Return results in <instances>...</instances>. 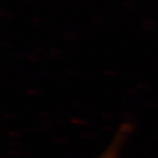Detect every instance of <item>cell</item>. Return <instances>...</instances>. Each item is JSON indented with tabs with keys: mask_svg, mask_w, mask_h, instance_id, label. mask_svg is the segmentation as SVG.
<instances>
[{
	"mask_svg": "<svg viewBox=\"0 0 158 158\" xmlns=\"http://www.w3.org/2000/svg\"><path fill=\"white\" fill-rule=\"evenodd\" d=\"M131 132V131L125 126H122L114 135V138L112 139L106 149L103 151V153H101L100 156L97 158H122L121 154Z\"/></svg>",
	"mask_w": 158,
	"mask_h": 158,
	"instance_id": "cell-1",
	"label": "cell"
}]
</instances>
